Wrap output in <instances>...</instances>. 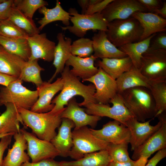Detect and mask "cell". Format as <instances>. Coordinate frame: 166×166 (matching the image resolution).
I'll return each mask as SVG.
<instances>
[{
    "mask_svg": "<svg viewBox=\"0 0 166 166\" xmlns=\"http://www.w3.org/2000/svg\"><path fill=\"white\" fill-rule=\"evenodd\" d=\"M13 4L16 8L31 19L37 10L48 5V2L43 0H14Z\"/></svg>",
    "mask_w": 166,
    "mask_h": 166,
    "instance_id": "obj_36",
    "label": "cell"
},
{
    "mask_svg": "<svg viewBox=\"0 0 166 166\" xmlns=\"http://www.w3.org/2000/svg\"><path fill=\"white\" fill-rule=\"evenodd\" d=\"M26 39L31 53L29 60L39 59L48 62L53 60L55 43L47 38L46 33L28 36Z\"/></svg>",
    "mask_w": 166,
    "mask_h": 166,
    "instance_id": "obj_17",
    "label": "cell"
},
{
    "mask_svg": "<svg viewBox=\"0 0 166 166\" xmlns=\"http://www.w3.org/2000/svg\"><path fill=\"white\" fill-rule=\"evenodd\" d=\"M166 157V148L160 149L154 156L148 161L145 166H156L158 163Z\"/></svg>",
    "mask_w": 166,
    "mask_h": 166,
    "instance_id": "obj_46",
    "label": "cell"
},
{
    "mask_svg": "<svg viewBox=\"0 0 166 166\" xmlns=\"http://www.w3.org/2000/svg\"><path fill=\"white\" fill-rule=\"evenodd\" d=\"M14 133H10L1 138L0 141V166H3V157L5 150L10 144Z\"/></svg>",
    "mask_w": 166,
    "mask_h": 166,
    "instance_id": "obj_45",
    "label": "cell"
},
{
    "mask_svg": "<svg viewBox=\"0 0 166 166\" xmlns=\"http://www.w3.org/2000/svg\"><path fill=\"white\" fill-rule=\"evenodd\" d=\"M38 61V60L36 59L26 61L19 78L22 81L34 83L37 87L43 82L41 77V73L45 70L40 66Z\"/></svg>",
    "mask_w": 166,
    "mask_h": 166,
    "instance_id": "obj_35",
    "label": "cell"
},
{
    "mask_svg": "<svg viewBox=\"0 0 166 166\" xmlns=\"http://www.w3.org/2000/svg\"><path fill=\"white\" fill-rule=\"evenodd\" d=\"M57 38L58 43L55 48L53 62L56 69L54 74L48 81L50 82H52L57 75L62 72L66 62L71 54V39L65 37L62 33H58Z\"/></svg>",
    "mask_w": 166,
    "mask_h": 166,
    "instance_id": "obj_24",
    "label": "cell"
},
{
    "mask_svg": "<svg viewBox=\"0 0 166 166\" xmlns=\"http://www.w3.org/2000/svg\"><path fill=\"white\" fill-rule=\"evenodd\" d=\"M131 17L136 19L143 29L140 41L145 39L152 34L166 30V19L159 15L150 12H136Z\"/></svg>",
    "mask_w": 166,
    "mask_h": 166,
    "instance_id": "obj_20",
    "label": "cell"
},
{
    "mask_svg": "<svg viewBox=\"0 0 166 166\" xmlns=\"http://www.w3.org/2000/svg\"><path fill=\"white\" fill-rule=\"evenodd\" d=\"M18 78L0 73V85L4 86H7L12 82Z\"/></svg>",
    "mask_w": 166,
    "mask_h": 166,
    "instance_id": "obj_47",
    "label": "cell"
},
{
    "mask_svg": "<svg viewBox=\"0 0 166 166\" xmlns=\"http://www.w3.org/2000/svg\"><path fill=\"white\" fill-rule=\"evenodd\" d=\"M19 79L7 86L0 87V97L2 104L10 103L18 108L30 110L38 98L37 90H31L22 85Z\"/></svg>",
    "mask_w": 166,
    "mask_h": 166,
    "instance_id": "obj_6",
    "label": "cell"
},
{
    "mask_svg": "<svg viewBox=\"0 0 166 166\" xmlns=\"http://www.w3.org/2000/svg\"><path fill=\"white\" fill-rule=\"evenodd\" d=\"M149 89L155 102L157 117L166 111V80L150 81Z\"/></svg>",
    "mask_w": 166,
    "mask_h": 166,
    "instance_id": "obj_33",
    "label": "cell"
},
{
    "mask_svg": "<svg viewBox=\"0 0 166 166\" xmlns=\"http://www.w3.org/2000/svg\"><path fill=\"white\" fill-rule=\"evenodd\" d=\"M138 12H148L138 0H113L101 13L109 22L116 20L128 19Z\"/></svg>",
    "mask_w": 166,
    "mask_h": 166,
    "instance_id": "obj_11",
    "label": "cell"
},
{
    "mask_svg": "<svg viewBox=\"0 0 166 166\" xmlns=\"http://www.w3.org/2000/svg\"><path fill=\"white\" fill-rule=\"evenodd\" d=\"M128 144L126 143L118 144L109 143L107 150L111 161L123 163L132 160L128 151Z\"/></svg>",
    "mask_w": 166,
    "mask_h": 166,
    "instance_id": "obj_38",
    "label": "cell"
},
{
    "mask_svg": "<svg viewBox=\"0 0 166 166\" xmlns=\"http://www.w3.org/2000/svg\"><path fill=\"white\" fill-rule=\"evenodd\" d=\"M75 126L71 120L62 118L57 134L50 141L58 152L59 156L64 157L68 156L73 146L71 130Z\"/></svg>",
    "mask_w": 166,
    "mask_h": 166,
    "instance_id": "obj_21",
    "label": "cell"
},
{
    "mask_svg": "<svg viewBox=\"0 0 166 166\" xmlns=\"http://www.w3.org/2000/svg\"><path fill=\"white\" fill-rule=\"evenodd\" d=\"M138 0L146 9L148 12L154 14L162 6L163 2L159 0Z\"/></svg>",
    "mask_w": 166,
    "mask_h": 166,
    "instance_id": "obj_42",
    "label": "cell"
},
{
    "mask_svg": "<svg viewBox=\"0 0 166 166\" xmlns=\"http://www.w3.org/2000/svg\"><path fill=\"white\" fill-rule=\"evenodd\" d=\"M101 1V0H89V6L95 4Z\"/></svg>",
    "mask_w": 166,
    "mask_h": 166,
    "instance_id": "obj_51",
    "label": "cell"
},
{
    "mask_svg": "<svg viewBox=\"0 0 166 166\" xmlns=\"http://www.w3.org/2000/svg\"><path fill=\"white\" fill-rule=\"evenodd\" d=\"M111 161L107 150H102L86 154L77 160L61 163L63 166H108Z\"/></svg>",
    "mask_w": 166,
    "mask_h": 166,
    "instance_id": "obj_30",
    "label": "cell"
},
{
    "mask_svg": "<svg viewBox=\"0 0 166 166\" xmlns=\"http://www.w3.org/2000/svg\"><path fill=\"white\" fill-rule=\"evenodd\" d=\"M5 111L0 116V134L20 131V123H23L18 108L14 104L6 103Z\"/></svg>",
    "mask_w": 166,
    "mask_h": 166,
    "instance_id": "obj_26",
    "label": "cell"
},
{
    "mask_svg": "<svg viewBox=\"0 0 166 166\" xmlns=\"http://www.w3.org/2000/svg\"><path fill=\"white\" fill-rule=\"evenodd\" d=\"M108 166H141L139 160L130 161L123 163L116 162L111 161Z\"/></svg>",
    "mask_w": 166,
    "mask_h": 166,
    "instance_id": "obj_48",
    "label": "cell"
},
{
    "mask_svg": "<svg viewBox=\"0 0 166 166\" xmlns=\"http://www.w3.org/2000/svg\"><path fill=\"white\" fill-rule=\"evenodd\" d=\"M143 29L139 22L131 17L108 23L106 32L109 41L116 47L140 41Z\"/></svg>",
    "mask_w": 166,
    "mask_h": 166,
    "instance_id": "obj_4",
    "label": "cell"
},
{
    "mask_svg": "<svg viewBox=\"0 0 166 166\" xmlns=\"http://www.w3.org/2000/svg\"><path fill=\"white\" fill-rule=\"evenodd\" d=\"M9 134H10V133H7V134H0V139H1V138H2V137H3V136H6Z\"/></svg>",
    "mask_w": 166,
    "mask_h": 166,
    "instance_id": "obj_52",
    "label": "cell"
},
{
    "mask_svg": "<svg viewBox=\"0 0 166 166\" xmlns=\"http://www.w3.org/2000/svg\"><path fill=\"white\" fill-rule=\"evenodd\" d=\"M13 136L15 141L3 159V166H21L22 164L29 162L30 158L25 152L27 142L23 134L20 130Z\"/></svg>",
    "mask_w": 166,
    "mask_h": 166,
    "instance_id": "obj_22",
    "label": "cell"
},
{
    "mask_svg": "<svg viewBox=\"0 0 166 166\" xmlns=\"http://www.w3.org/2000/svg\"><path fill=\"white\" fill-rule=\"evenodd\" d=\"M118 94L126 107L138 121L145 122L156 117L155 102L148 89L136 87Z\"/></svg>",
    "mask_w": 166,
    "mask_h": 166,
    "instance_id": "obj_2",
    "label": "cell"
},
{
    "mask_svg": "<svg viewBox=\"0 0 166 166\" xmlns=\"http://www.w3.org/2000/svg\"><path fill=\"white\" fill-rule=\"evenodd\" d=\"M67 106L61 113V116L62 118H66L72 121L75 124L74 129L88 125L94 128L101 118L100 117L86 113L85 108H81L79 105L74 97L69 101Z\"/></svg>",
    "mask_w": 166,
    "mask_h": 166,
    "instance_id": "obj_18",
    "label": "cell"
},
{
    "mask_svg": "<svg viewBox=\"0 0 166 166\" xmlns=\"http://www.w3.org/2000/svg\"><path fill=\"white\" fill-rule=\"evenodd\" d=\"M8 19L24 30L29 36L40 33V31L34 20L26 17L14 5Z\"/></svg>",
    "mask_w": 166,
    "mask_h": 166,
    "instance_id": "obj_34",
    "label": "cell"
},
{
    "mask_svg": "<svg viewBox=\"0 0 166 166\" xmlns=\"http://www.w3.org/2000/svg\"><path fill=\"white\" fill-rule=\"evenodd\" d=\"M13 6V0H4L0 3V21L8 19Z\"/></svg>",
    "mask_w": 166,
    "mask_h": 166,
    "instance_id": "obj_41",
    "label": "cell"
},
{
    "mask_svg": "<svg viewBox=\"0 0 166 166\" xmlns=\"http://www.w3.org/2000/svg\"><path fill=\"white\" fill-rule=\"evenodd\" d=\"M149 48L152 49L166 50V32L156 34L151 40Z\"/></svg>",
    "mask_w": 166,
    "mask_h": 166,
    "instance_id": "obj_40",
    "label": "cell"
},
{
    "mask_svg": "<svg viewBox=\"0 0 166 166\" xmlns=\"http://www.w3.org/2000/svg\"><path fill=\"white\" fill-rule=\"evenodd\" d=\"M2 105H3V104H2V102H1L0 97V106H2Z\"/></svg>",
    "mask_w": 166,
    "mask_h": 166,
    "instance_id": "obj_53",
    "label": "cell"
},
{
    "mask_svg": "<svg viewBox=\"0 0 166 166\" xmlns=\"http://www.w3.org/2000/svg\"><path fill=\"white\" fill-rule=\"evenodd\" d=\"M141 61V72L149 81L166 80V50L148 48Z\"/></svg>",
    "mask_w": 166,
    "mask_h": 166,
    "instance_id": "obj_9",
    "label": "cell"
},
{
    "mask_svg": "<svg viewBox=\"0 0 166 166\" xmlns=\"http://www.w3.org/2000/svg\"><path fill=\"white\" fill-rule=\"evenodd\" d=\"M116 81L117 93L136 87H143L148 89L150 87V81L142 74L140 69L133 65L129 70L118 78Z\"/></svg>",
    "mask_w": 166,
    "mask_h": 166,
    "instance_id": "obj_25",
    "label": "cell"
},
{
    "mask_svg": "<svg viewBox=\"0 0 166 166\" xmlns=\"http://www.w3.org/2000/svg\"><path fill=\"white\" fill-rule=\"evenodd\" d=\"M109 104L89 103L83 106L87 114L101 117H107L117 120L125 125L126 122L134 117L133 115L125 106L121 95L117 93L110 101Z\"/></svg>",
    "mask_w": 166,
    "mask_h": 166,
    "instance_id": "obj_8",
    "label": "cell"
},
{
    "mask_svg": "<svg viewBox=\"0 0 166 166\" xmlns=\"http://www.w3.org/2000/svg\"><path fill=\"white\" fill-rule=\"evenodd\" d=\"M113 0H104L88 8L85 14L91 15L97 13H101L106 7Z\"/></svg>",
    "mask_w": 166,
    "mask_h": 166,
    "instance_id": "obj_43",
    "label": "cell"
},
{
    "mask_svg": "<svg viewBox=\"0 0 166 166\" xmlns=\"http://www.w3.org/2000/svg\"><path fill=\"white\" fill-rule=\"evenodd\" d=\"M71 52L72 55L81 57L90 56L93 53L92 40L82 37L75 40L71 44Z\"/></svg>",
    "mask_w": 166,
    "mask_h": 166,
    "instance_id": "obj_37",
    "label": "cell"
},
{
    "mask_svg": "<svg viewBox=\"0 0 166 166\" xmlns=\"http://www.w3.org/2000/svg\"><path fill=\"white\" fill-rule=\"evenodd\" d=\"M18 109L24 126L31 129L39 139L50 141L57 135L56 129L62 121L61 113H38L21 108Z\"/></svg>",
    "mask_w": 166,
    "mask_h": 166,
    "instance_id": "obj_3",
    "label": "cell"
},
{
    "mask_svg": "<svg viewBox=\"0 0 166 166\" xmlns=\"http://www.w3.org/2000/svg\"><path fill=\"white\" fill-rule=\"evenodd\" d=\"M77 2L81 9V14H85L89 7V0H78Z\"/></svg>",
    "mask_w": 166,
    "mask_h": 166,
    "instance_id": "obj_49",
    "label": "cell"
},
{
    "mask_svg": "<svg viewBox=\"0 0 166 166\" xmlns=\"http://www.w3.org/2000/svg\"><path fill=\"white\" fill-rule=\"evenodd\" d=\"M70 70L69 66H65L61 73L63 86L61 93L52 101L54 106L49 112L51 114L61 113L64 109L65 106L67 105L69 101L76 96H81L84 98L82 102L78 103L80 107L89 103H96L94 97L96 91L94 85L83 84Z\"/></svg>",
    "mask_w": 166,
    "mask_h": 166,
    "instance_id": "obj_1",
    "label": "cell"
},
{
    "mask_svg": "<svg viewBox=\"0 0 166 166\" xmlns=\"http://www.w3.org/2000/svg\"><path fill=\"white\" fill-rule=\"evenodd\" d=\"M93 57L97 59L104 58H121L128 56L117 48L108 39L106 32L99 31L92 38Z\"/></svg>",
    "mask_w": 166,
    "mask_h": 166,
    "instance_id": "obj_19",
    "label": "cell"
},
{
    "mask_svg": "<svg viewBox=\"0 0 166 166\" xmlns=\"http://www.w3.org/2000/svg\"><path fill=\"white\" fill-rule=\"evenodd\" d=\"M21 166H63L61 161H57L53 159L48 158L42 160L35 163L28 162L22 164Z\"/></svg>",
    "mask_w": 166,
    "mask_h": 166,
    "instance_id": "obj_44",
    "label": "cell"
},
{
    "mask_svg": "<svg viewBox=\"0 0 166 166\" xmlns=\"http://www.w3.org/2000/svg\"><path fill=\"white\" fill-rule=\"evenodd\" d=\"M26 61L0 45V73L18 78Z\"/></svg>",
    "mask_w": 166,
    "mask_h": 166,
    "instance_id": "obj_28",
    "label": "cell"
},
{
    "mask_svg": "<svg viewBox=\"0 0 166 166\" xmlns=\"http://www.w3.org/2000/svg\"><path fill=\"white\" fill-rule=\"evenodd\" d=\"M96 59L93 55L83 58L71 54L65 65L72 66V69L70 70L71 73L77 77L81 78L83 82L97 73L98 68L94 65Z\"/></svg>",
    "mask_w": 166,
    "mask_h": 166,
    "instance_id": "obj_23",
    "label": "cell"
},
{
    "mask_svg": "<svg viewBox=\"0 0 166 166\" xmlns=\"http://www.w3.org/2000/svg\"><path fill=\"white\" fill-rule=\"evenodd\" d=\"M90 130L95 137L108 143H129L130 132L129 128L117 120L108 122L101 129Z\"/></svg>",
    "mask_w": 166,
    "mask_h": 166,
    "instance_id": "obj_16",
    "label": "cell"
},
{
    "mask_svg": "<svg viewBox=\"0 0 166 166\" xmlns=\"http://www.w3.org/2000/svg\"><path fill=\"white\" fill-rule=\"evenodd\" d=\"M157 117L159 122L154 126L150 124L152 119L141 122L134 117L126 122L125 125L129 128L130 132L129 143L131 145V151H133L143 144L161 127L162 120L159 116Z\"/></svg>",
    "mask_w": 166,
    "mask_h": 166,
    "instance_id": "obj_14",
    "label": "cell"
},
{
    "mask_svg": "<svg viewBox=\"0 0 166 166\" xmlns=\"http://www.w3.org/2000/svg\"><path fill=\"white\" fill-rule=\"evenodd\" d=\"M0 45L26 61L30 57L31 50L26 38H12L0 36Z\"/></svg>",
    "mask_w": 166,
    "mask_h": 166,
    "instance_id": "obj_31",
    "label": "cell"
},
{
    "mask_svg": "<svg viewBox=\"0 0 166 166\" xmlns=\"http://www.w3.org/2000/svg\"><path fill=\"white\" fill-rule=\"evenodd\" d=\"M63 86V81L61 77L58 78L53 82L43 81L37 88L38 98L30 110L38 113H46L50 112L54 105L52 103L54 96L61 91Z\"/></svg>",
    "mask_w": 166,
    "mask_h": 166,
    "instance_id": "obj_15",
    "label": "cell"
},
{
    "mask_svg": "<svg viewBox=\"0 0 166 166\" xmlns=\"http://www.w3.org/2000/svg\"><path fill=\"white\" fill-rule=\"evenodd\" d=\"M38 12L44 15L43 17L38 21L40 25L38 28L40 31L47 25L57 21H61L66 26H69L71 15L62 8L58 0H56L54 7L49 9L44 6L38 9Z\"/></svg>",
    "mask_w": 166,
    "mask_h": 166,
    "instance_id": "obj_29",
    "label": "cell"
},
{
    "mask_svg": "<svg viewBox=\"0 0 166 166\" xmlns=\"http://www.w3.org/2000/svg\"><path fill=\"white\" fill-rule=\"evenodd\" d=\"M0 36L12 38H27L29 36L8 19L0 21Z\"/></svg>",
    "mask_w": 166,
    "mask_h": 166,
    "instance_id": "obj_39",
    "label": "cell"
},
{
    "mask_svg": "<svg viewBox=\"0 0 166 166\" xmlns=\"http://www.w3.org/2000/svg\"><path fill=\"white\" fill-rule=\"evenodd\" d=\"M98 68L96 74L84 81L90 82L95 86L94 97L96 103L109 104L117 93L116 81L101 68Z\"/></svg>",
    "mask_w": 166,
    "mask_h": 166,
    "instance_id": "obj_12",
    "label": "cell"
},
{
    "mask_svg": "<svg viewBox=\"0 0 166 166\" xmlns=\"http://www.w3.org/2000/svg\"><path fill=\"white\" fill-rule=\"evenodd\" d=\"M71 16L70 20L73 25L60 26L62 30H68L76 36L84 37L89 30L103 31L106 32L108 22L104 18L101 13L91 15L80 14L75 8H70L68 11Z\"/></svg>",
    "mask_w": 166,
    "mask_h": 166,
    "instance_id": "obj_7",
    "label": "cell"
},
{
    "mask_svg": "<svg viewBox=\"0 0 166 166\" xmlns=\"http://www.w3.org/2000/svg\"><path fill=\"white\" fill-rule=\"evenodd\" d=\"M20 131L26 140L27 153L32 162H38L45 159H54L59 156L58 152L50 141L39 139L24 128L20 129Z\"/></svg>",
    "mask_w": 166,
    "mask_h": 166,
    "instance_id": "obj_10",
    "label": "cell"
},
{
    "mask_svg": "<svg viewBox=\"0 0 166 166\" xmlns=\"http://www.w3.org/2000/svg\"><path fill=\"white\" fill-rule=\"evenodd\" d=\"M97 67L101 68L115 80L132 67V62L128 56L121 58H104L98 60Z\"/></svg>",
    "mask_w": 166,
    "mask_h": 166,
    "instance_id": "obj_27",
    "label": "cell"
},
{
    "mask_svg": "<svg viewBox=\"0 0 166 166\" xmlns=\"http://www.w3.org/2000/svg\"><path fill=\"white\" fill-rule=\"evenodd\" d=\"M155 14L158 15L163 18H166V2L164 1L162 6L160 9H157L156 11Z\"/></svg>",
    "mask_w": 166,
    "mask_h": 166,
    "instance_id": "obj_50",
    "label": "cell"
},
{
    "mask_svg": "<svg viewBox=\"0 0 166 166\" xmlns=\"http://www.w3.org/2000/svg\"><path fill=\"white\" fill-rule=\"evenodd\" d=\"M158 116L160 117L162 121L161 127L143 144L133 151L132 156L133 160L136 161L141 158L148 160L155 152L166 148L165 112Z\"/></svg>",
    "mask_w": 166,
    "mask_h": 166,
    "instance_id": "obj_13",
    "label": "cell"
},
{
    "mask_svg": "<svg viewBox=\"0 0 166 166\" xmlns=\"http://www.w3.org/2000/svg\"><path fill=\"white\" fill-rule=\"evenodd\" d=\"M155 34L142 41L124 45L119 49L129 57L134 67L140 69L142 55L148 49L151 40Z\"/></svg>",
    "mask_w": 166,
    "mask_h": 166,
    "instance_id": "obj_32",
    "label": "cell"
},
{
    "mask_svg": "<svg viewBox=\"0 0 166 166\" xmlns=\"http://www.w3.org/2000/svg\"><path fill=\"white\" fill-rule=\"evenodd\" d=\"M72 132L73 146L68 156L73 159L77 160L86 154L108 148L109 143L95 137L87 126L74 129Z\"/></svg>",
    "mask_w": 166,
    "mask_h": 166,
    "instance_id": "obj_5",
    "label": "cell"
}]
</instances>
